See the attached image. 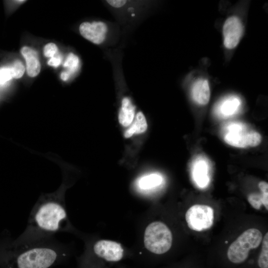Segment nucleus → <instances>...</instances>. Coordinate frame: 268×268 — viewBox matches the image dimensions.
I'll return each instance as SVG.
<instances>
[{
	"label": "nucleus",
	"mask_w": 268,
	"mask_h": 268,
	"mask_svg": "<svg viewBox=\"0 0 268 268\" xmlns=\"http://www.w3.org/2000/svg\"><path fill=\"white\" fill-rule=\"evenodd\" d=\"M70 227L62 189L39 198L30 212L26 228L12 244L25 245L50 239Z\"/></svg>",
	"instance_id": "nucleus-1"
},
{
	"label": "nucleus",
	"mask_w": 268,
	"mask_h": 268,
	"mask_svg": "<svg viewBox=\"0 0 268 268\" xmlns=\"http://www.w3.org/2000/svg\"><path fill=\"white\" fill-rule=\"evenodd\" d=\"M67 256L65 246L53 238L28 244H11L0 252V268H51Z\"/></svg>",
	"instance_id": "nucleus-2"
},
{
	"label": "nucleus",
	"mask_w": 268,
	"mask_h": 268,
	"mask_svg": "<svg viewBox=\"0 0 268 268\" xmlns=\"http://www.w3.org/2000/svg\"><path fill=\"white\" fill-rule=\"evenodd\" d=\"M262 239V234L259 230H246L229 247L227 252L229 261L235 264L244 263L248 258L250 250L258 248Z\"/></svg>",
	"instance_id": "nucleus-3"
},
{
	"label": "nucleus",
	"mask_w": 268,
	"mask_h": 268,
	"mask_svg": "<svg viewBox=\"0 0 268 268\" xmlns=\"http://www.w3.org/2000/svg\"><path fill=\"white\" fill-rule=\"evenodd\" d=\"M144 244L146 249L152 254H165L171 247L172 233L164 223L161 221L153 222L145 230Z\"/></svg>",
	"instance_id": "nucleus-4"
},
{
	"label": "nucleus",
	"mask_w": 268,
	"mask_h": 268,
	"mask_svg": "<svg viewBox=\"0 0 268 268\" xmlns=\"http://www.w3.org/2000/svg\"><path fill=\"white\" fill-rule=\"evenodd\" d=\"M224 140L232 146L246 148L259 145L262 136L257 132L249 131L242 124L232 123L226 128Z\"/></svg>",
	"instance_id": "nucleus-5"
},
{
	"label": "nucleus",
	"mask_w": 268,
	"mask_h": 268,
	"mask_svg": "<svg viewBox=\"0 0 268 268\" xmlns=\"http://www.w3.org/2000/svg\"><path fill=\"white\" fill-rule=\"evenodd\" d=\"M214 218L213 209L204 204L193 205L188 209L185 215L188 227L196 231H202L210 228Z\"/></svg>",
	"instance_id": "nucleus-6"
},
{
	"label": "nucleus",
	"mask_w": 268,
	"mask_h": 268,
	"mask_svg": "<svg viewBox=\"0 0 268 268\" xmlns=\"http://www.w3.org/2000/svg\"><path fill=\"white\" fill-rule=\"evenodd\" d=\"M94 258L102 262L116 263L124 257V252L121 245L115 241L101 240L97 241L92 248Z\"/></svg>",
	"instance_id": "nucleus-7"
},
{
	"label": "nucleus",
	"mask_w": 268,
	"mask_h": 268,
	"mask_svg": "<svg viewBox=\"0 0 268 268\" xmlns=\"http://www.w3.org/2000/svg\"><path fill=\"white\" fill-rule=\"evenodd\" d=\"M243 25L236 16L229 17L223 26V43L228 49H232L238 44L243 32Z\"/></svg>",
	"instance_id": "nucleus-8"
},
{
	"label": "nucleus",
	"mask_w": 268,
	"mask_h": 268,
	"mask_svg": "<svg viewBox=\"0 0 268 268\" xmlns=\"http://www.w3.org/2000/svg\"><path fill=\"white\" fill-rule=\"evenodd\" d=\"M79 30L84 38L99 45L105 39L107 26L102 21H93L92 23L84 22L80 25Z\"/></svg>",
	"instance_id": "nucleus-9"
},
{
	"label": "nucleus",
	"mask_w": 268,
	"mask_h": 268,
	"mask_svg": "<svg viewBox=\"0 0 268 268\" xmlns=\"http://www.w3.org/2000/svg\"><path fill=\"white\" fill-rule=\"evenodd\" d=\"M241 105L240 99L235 95H230L221 99L216 105L215 112L219 117L226 118L236 113Z\"/></svg>",
	"instance_id": "nucleus-10"
},
{
	"label": "nucleus",
	"mask_w": 268,
	"mask_h": 268,
	"mask_svg": "<svg viewBox=\"0 0 268 268\" xmlns=\"http://www.w3.org/2000/svg\"><path fill=\"white\" fill-rule=\"evenodd\" d=\"M192 96L194 100L198 104L205 105L210 99V87L208 81L205 78L197 79L192 87Z\"/></svg>",
	"instance_id": "nucleus-11"
},
{
	"label": "nucleus",
	"mask_w": 268,
	"mask_h": 268,
	"mask_svg": "<svg viewBox=\"0 0 268 268\" xmlns=\"http://www.w3.org/2000/svg\"><path fill=\"white\" fill-rule=\"evenodd\" d=\"M21 53L26 61L28 75L30 77L36 76L41 69L37 52L30 47L24 46L21 48Z\"/></svg>",
	"instance_id": "nucleus-12"
},
{
	"label": "nucleus",
	"mask_w": 268,
	"mask_h": 268,
	"mask_svg": "<svg viewBox=\"0 0 268 268\" xmlns=\"http://www.w3.org/2000/svg\"><path fill=\"white\" fill-rule=\"evenodd\" d=\"M192 175L195 182L199 187L204 188L207 186L209 182L208 165L204 159L199 158L194 161Z\"/></svg>",
	"instance_id": "nucleus-13"
},
{
	"label": "nucleus",
	"mask_w": 268,
	"mask_h": 268,
	"mask_svg": "<svg viewBox=\"0 0 268 268\" xmlns=\"http://www.w3.org/2000/svg\"><path fill=\"white\" fill-rule=\"evenodd\" d=\"M134 107L130 99L128 97L124 98L119 114L120 123L124 127L130 126L134 120Z\"/></svg>",
	"instance_id": "nucleus-14"
},
{
	"label": "nucleus",
	"mask_w": 268,
	"mask_h": 268,
	"mask_svg": "<svg viewBox=\"0 0 268 268\" xmlns=\"http://www.w3.org/2000/svg\"><path fill=\"white\" fill-rule=\"evenodd\" d=\"M163 182V178L159 174L152 173L139 178L137 186L140 190L148 191L159 186Z\"/></svg>",
	"instance_id": "nucleus-15"
},
{
	"label": "nucleus",
	"mask_w": 268,
	"mask_h": 268,
	"mask_svg": "<svg viewBox=\"0 0 268 268\" xmlns=\"http://www.w3.org/2000/svg\"><path fill=\"white\" fill-rule=\"evenodd\" d=\"M147 127L145 116L141 112H139L136 115L134 122L125 133L124 135L128 138L135 134H140L144 132Z\"/></svg>",
	"instance_id": "nucleus-16"
},
{
	"label": "nucleus",
	"mask_w": 268,
	"mask_h": 268,
	"mask_svg": "<svg viewBox=\"0 0 268 268\" xmlns=\"http://www.w3.org/2000/svg\"><path fill=\"white\" fill-rule=\"evenodd\" d=\"M262 246L258 257V265L260 268H268V233L262 239Z\"/></svg>",
	"instance_id": "nucleus-17"
},
{
	"label": "nucleus",
	"mask_w": 268,
	"mask_h": 268,
	"mask_svg": "<svg viewBox=\"0 0 268 268\" xmlns=\"http://www.w3.org/2000/svg\"><path fill=\"white\" fill-rule=\"evenodd\" d=\"M79 65V60L77 56L73 53H69L63 65L66 67L70 74L76 71Z\"/></svg>",
	"instance_id": "nucleus-18"
},
{
	"label": "nucleus",
	"mask_w": 268,
	"mask_h": 268,
	"mask_svg": "<svg viewBox=\"0 0 268 268\" xmlns=\"http://www.w3.org/2000/svg\"><path fill=\"white\" fill-rule=\"evenodd\" d=\"M248 201L253 207L256 209H260L263 205L262 194L252 193L248 197Z\"/></svg>",
	"instance_id": "nucleus-19"
},
{
	"label": "nucleus",
	"mask_w": 268,
	"mask_h": 268,
	"mask_svg": "<svg viewBox=\"0 0 268 268\" xmlns=\"http://www.w3.org/2000/svg\"><path fill=\"white\" fill-rule=\"evenodd\" d=\"M10 67L13 74V77L15 78H20L24 73V66L19 60L15 61Z\"/></svg>",
	"instance_id": "nucleus-20"
},
{
	"label": "nucleus",
	"mask_w": 268,
	"mask_h": 268,
	"mask_svg": "<svg viewBox=\"0 0 268 268\" xmlns=\"http://www.w3.org/2000/svg\"><path fill=\"white\" fill-rule=\"evenodd\" d=\"M13 77V74L11 67L0 68V84H2Z\"/></svg>",
	"instance_id": "nucleus-21"
},
{
	"label": "nucleus",
	"mask_w": 268,
	"mask_h": 268,
	"mask_svg": "<svg viewBox=\"0 0 268 268\" xmlns=\"http://www.w3.org/2000/svg\"><path fill=\"white\" fill-rule=\"evenodd\" d=\"M58 48L55 44L49 43L46 44L44 47V54L46 57L52 58L56 55L58 52Z\"/></svg>",
	"instance_id": "nucleus-22"
},
{
	"label": "nucleus",
	"mask_w": 268,
	"mask_h": 268,
	"mask_svg": "<svg viewBox=\"0 0 268 268\" xmlns=\"http://www.w3.org/2000/svg\"><path fill=\"white\" fill-rule=\"evenodd\" d=\"M107 2L115 8H120L124 6L127 2L125 0H107Z\"/></svg>",
	"instance_id": "nucleus-23"
},
{
	"label": "nucleus",
	"mask_w": 268,
	"mask_h": 268,
	"mask_svg": "<svg viewBox=\"0 0 268 268\" xmlns=\"http://www.w3.org/2000/svg\"><path fill=\"white\" fill-rule=\"evenodd\" d=\"M62 62V58L60 56H54L51 58L48 62V64L52 67H57Z\"/></svg>",
	"instance_id": "nucleus-24"
},
{
	"label": "nucleus",
	"mask_w": 268,
	"mask_h": 268,
	"mask_svg": "<svg viewBox=\"0 0 268 268\" xmlns=\"http://www.w3.org/2000/svg\"><path fill=\"white\" fill-rule=\"evenodd\" d=\"M258 187L261 192H268V184L265 181H261L258 184Z\"/></svg>",
	"instance_id": "nucleus-25"
},
{
	"label": "nucleus",
	"mask_w": 268,
	"mask_h": 268,
	"mask_svg": "<svg viewBox=\"0 0 268 268\" xmlns=\"http://www.w3.org/2000/svg\"><path fill=\"white\" fill-rule=\"evenodd\" d=\"M70 76V74L67 71H63L61 74V78L64 81L67 80Z\"/></svg>",
	"instance_id": "nucleus-26"
}]
</instances>
